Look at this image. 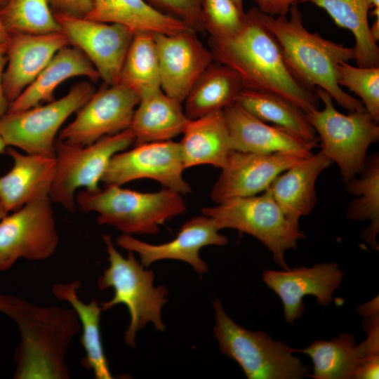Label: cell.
<instances>
[{
	"label": "cell",
	"mask_w": 379,
	"mask_h": 379,
	"mask_svg": "<svg viewBox=\"0 0 379 379\" xmlns=\"http://www.w3.org/2000/svg\"><path fill=\"white\" fill-rule=\"evenodd\" d=\"M209 43L214 61L234 70L244 88L278 95L305 113L318 109L316 91L293 77L278 42L262 22L257 7L245 13L243 25L235 34L225 39L211 38Z\"/></svg>",
	"instance_id": "obj_1"
},
{
	"label": "cell",
	"mask_w": 379,
	"mask_h": 379,
	"mask_svg": "<svg viewBox=\"0 0 379 379\" xmlns=\"http://www.w3.org/2000/svg\"><path fill=\"white\" fill-rule=\"evenodd\" d=\"M0 312L14 321L20 342L14 354L15 379H67L65 357L80 331L72 308L44 307L11 294H0Z\"/></svg>",
	"instance_id": "obj_2"
},
{
	"label": "cell",
	"mask_w": 379,
	"mask_h": 379,
	"mask_svg": "<svg viewBox=\"0 0 379 379\" xmlns=\"http://www.w3.org/2000/svg\"><path fill=\"white\" fill-rule=\"evenodd\" d=\"M290 16H272L260 11L263 25L273 34L284 60L293 77L305 87L326 91L341 107L349 112L366 111L359 99L343 90L338 84V66L354 60L353 48H348L310 32L304 26L296 4Z\"/></svg>",
	"instance_id": "obj_3"
},
{
	"label": "cell",
	"mask_w": 379,
	"mask_h": 379,
	"mask_svg": "<svg viewBox=\"0 0 379 379\" xmlns=\"http://www.w3.org/2000/svg\"><path fill=\"white\" fill-rule=\"evenodd\" d=\"M103 240L108 254L109 266L98 279L100 290L112 288L113 297L101 302L102 311L115 305L124 304L130 314V323L124 335V343L131 347L135 346L137 332L152 322L158 331H164L161 309L166 303L168 293L164 286L154 287V274L139 262L133 252L128 251L126 257L116 249L109 235Z\"/></svg>",
	"instance_id": "obj_4"
},
{
	"label": "cell",
	"mask_w": 379,
	"mask_h": 379,
	"mask_svg": "<svg viewBox=\"0 0 379 379\" xmlns=\"http://www.w3.org/2000/svg\"><path fill=\"white\" fill-rule=\"evenodd\" d=\"M76 203L84 211L97 213L98 224L129 235L156 234L160 225L187 209L181 194L169 189L140 192L119 185H106L96 192L80 191Z\"/></svg>",
	"instance_id": "obj_5"
},
{
	"label": "cell",
	"mask_w": 379,
	"mask_h": 379,
	"mask_svg": "<svg viewBox=\"0 0 379 379\" xmlns=\"http://www.w3.org/2000/svg\"><path fill=\"white\" fill-rule=\"evenodd\" d=\"M201 211L219 230L235 229L258 239L283 270L290 269L285 261L286 251L295 249L298 240L305 238L299 220L281 209L268 188L260 195L231 199Z\"/></svg>",
	"instance_id": "obj_6"
},
{
	"label": "cell",
	"mask_w": 379,
	"mask_h": 379,
	"mask_svg": "<svg viewBox=\"0 0 379 379\" xmlns=\"http://www.w3.org/2000/svg\"><path fill=\"white\" fill-rule=\"evenodd\" d=\"M213 334L222 353L234 360L248 379H300L308 369L293 354L295 349L274 340L262 331H251L237 324L213 302Z\"/></svg>",
	"instance_id": "obj_7"
},
{
	"label": "cell",
	"mask_w": 379,
	"mask_h": 379,
	"mask_svg": "<svg viewBox=\"0 0 379 379\" xmlns=\"http://www.w3.org/2000/svg\"><path fill=\"white\" fill-rule=\"evenodd\" d=\"M315 91L324 108L305 113V117L319 134L321 151L338 164L345 184L364 171L368 149L379 140L378 123L366 111L342 114L326 91L320 88Z\"/></svg>",
	"instance_id": "obj_8"
},
{
	"label": "cell",
	"mask_w": 379,
	"mask_h": 379,
	"mask_svg": "<svg viewBox=\"0 0 379 379\" xmlns=\"http://www.w3.org/2000/svg\"><path fill=\"white\" fill-rule=\"evenodd\" d=\"M134 142L135 135L130 128L86 146L57 139L56 172L49 194L51 199L74 212L76 190L80 187L91 192L100 190L99 182L112 157Z\"/></svg>",
	"instance_id": "obj_9"
},
{
	"label": "cell",
	"mask_w": 379,
	"mask_h": 379,
	"mask_svg": "<svg viewBox=\"0 0 379 379\" xmlns=\"http://www.w3.org/2000/svg\"><path fill=\"white\" fill-rule=\"evenodd\" d=\"M95 91L91 83L82 81L46 105L7 112L0 119V135L6 146L18 147L27 154L55 157V138L60 127Z\"/></svg>",
	"instance_id": "obj_10"
},
{
	"label": "cell",
	"mask_w": 379,
	"mask_h": 379,
	"mask_svg": "<svg viewBox=\"0 0 379 379\" xmlns=\"http://www.w3.org/2000/svg\"><path fill=\"white\" fill-rule=\"evenodd\" d=\"M51 200L35 199L0 220V271L20 258L36 261L53 255L59 237Z\"/></svg>",
	"instance_id": "obj_11"
},
{
	"label": "cell",
	"mask_w": 379,
	"mask_h": 379,
	"mask_svg": "<svg viewBox=\"0 0 379 379\" xmlns=\"http://www.w3.org/2000/svg\"><path fill=\"white\" fill-rule=\"evenodd\" d=\"M184 169L179 142L171 140L146 142L114 154L101 181L106 185L121 186L137 179L149 178L184 194L191 192L182 176Z\"/></svg>",
	"instance_id": "obj_12"
},
{
	"label": "cell",
	"mask_w": 379,
	"mask_h": 379,
	"mask_svg": "<svg viewBox=\"0 0 379 379\" xmlns=\"http://www.w3.org/2000/svg\"><path fill=\"white\" fill-rule=\"evenodd\" d=\"M139 95L121 84L95 91L77 111L74 120L60 131L58 139L79 146L129 128Z\"/></svg>",
	"instance_id": "obj_13"
},
{
	"label": "cell",
	"mask_w": 379,
	"mask_h": 379,
	"mask_svg": "<svg viewBox=\"0 0 379 379\" xmlns=\"http://www.w3.org/2000/svg\"><path fill=\"white\" fill-rule=\"evenodd\" d=\"M55 17L68 44L88 58L105 84H119L134 33L115 23L62 14H55Z\"/></svg>",
	"instance_id": "obj_14"
},
{
	"label": "cell",
	"mask_w": 379,
	"mask_h": 379,
	"mask_svg": "<svg viewBox=\"0 0 379 379\" xmlns=\"http://www.w3.org/2000/svg\"><path fill=\"white\" fill-rule=\"evenodd\" d=\"M307 157L288 153L257 154L231 150L211 197L216 204L265 191L281 173Z\"/></svg>",
	"instance_id": "obj_15"
},
{
	"label": "cell",
	"mask_w": 379,
	"mask_h": 379,
	"mask_svg": "<svg viewBox=\"0 0 379 379\" xmlns=\"http://www.w3.org/2000/svg\"><path fill=\"white\" fill-rule=\"evenodd\" d=\"M154 34L160 88L168 97L182 103L198 78L214 62L212 53L191 29L175 34Z\"/></svg>",
	"instance_id": "obj_16"
},
{
	"label": "cell",
	"mask_w": 379,
	"mask_h": 379,
	"mask_svg": "<svg viewBox=\"0 0 379 379\" xmlns=\"http://www.w3.org/2000/svg\"><path fill=\"white\" fill-rule=\"evenodd\" d=\"M219 230L212 218L203 215L187 220L175 238L164 244H148L125 234L116 239V244L128 251L137 253L145 267L160 260L173 259L186 262L197 272L203 274L208 267L199 256L201 248L228 243V239L220 234Z\"/></svg>",
	"instance_id": "obj_17"
},
{
	"label": "cell",
	"mask_w": 379,
	"mask_h": 379,
	"mask_svg": "<svg viewBox=\"0 0 379 379\" xmlns=\"http://www.w3.org/2000/svg\"><path fill=\"white\" fill-rule=\"evenodd\" d=\"M343 278V271L334 262L282 271L270 270L262 274L263 281L281 300L284 317L288 323H293L303 314L302 298L307 295H314L319 305L326 306L331 303L333 293L340 287Z\"/></svg>",
	"instance_id": "obj_18"
},
{
	"label": "cell",
	"mask_w": 379,
	"mask_h": 379,
	"mask_svg": "<svg viewBox=\"0 0 379 379\" xmlns=\"http://www.w3.org/2000/svg\"><path fill=\"white\" fill-rule=\"evenodd\" d=\"M223 111L232 150L309 157L318 144L305 141L284 128L259 120L236 102L227 106Z\"/></svg>",
	"instance_id": "obj_19"
},
{
	"label": "cell",
	"mask_w": 379,
	"mask_h": 379,
	"mask_svg": "<svg viewBox=\"0 0 379 379\" xmlns=\"http://www.w3.org/2000/svg\"><path fill=\"white\" fill-rule=\"evenodd\" d=\"M67 45L62 32L11 34L3 76L4 92L8 102L15 100L35 80L55 54Z\"/></svg>",
	"instance_id": "obj_20"
},
{
	"label": "cell",
	"mask_w": 379,
	"mask_h": 379,
	"mask_svg": "<svg viewBox=\"0 0 379 379\" xmlns=\"http://www.w3.org/2000/svg\"><path fill=\"white\" fill-rule=\"evenodd\" d=\"M11 169L0 177V201L8 213L35 199L49 196L56 172L55 157L23 154L12 147Z\"/></svg>",
	"instance_id": "obj_21"
},
{
	"label": "cell",
	"mask_w": 379,
	"mask_h": 379,
	"mask_svg": "<svg viewBox=\"0 0 379 379\" xmlns=\"http://www.w3.org/2000/svg\"><path fill=\"white\" fill-rule=\"evenodd\" d=\"M86 77L96 82L100 76L91 62L78 48L67 45L59 50L35 80L9 103L7 112L25 110L53 100L55 88L65 80ZM6 112V113H7Z\"/></svg>",
	"instance_id": "obj_22"
},
{
	"label": "cell",
	"mask_w": 379,
	"mask_h": 379,
	"mask_svg": "<svg viewBox=\"0 0 379 379\" xmlns=\"http://www.w3.org/2000/svg\"><path fill=\"white\" fill-rule=\"evenodd\" d=\"M332 164L320 150L281 173L268 189L281 209L299 220L313 210L317 202V180Z\"/></svg>",
	"instance_id": "obj_23"
},
{
	"label": "cell",
	"mask_w": 379,
	"mask_h": 379,
	"mask_svg": "<svg viewBox=\"0 0 379 379\" xmlns=\"http://www.w3.org/2000/svg\"><path fill=\"white\" fill-rule=\"evenodd\" d=\"M179 142L184 168L210 164L222 168L232 150L224 111L189 119Z\"/></svg>",
	"instance_id": "obj_24"
},
{
	"label": "cell",
	"mask_w": 379,
	"mask_h": 379,
	"mask_svg": "<svg viewBox=\"0 0 379 379\" xmlns=\"http://www.w3.org/2000/svg\"><path fill=\"white\" fill-rule=\"evenodd\" d=\"M84 18L121 25L134 34H175L190 29L179 20L157 10L145 0H93L91 11Z\"/></svg>",
	"instance_id": "obj_25"
},
{
	"label": "cell",
	"mask_w": 379,
	"mask_h": 379,
	"mask_svg": "<svg viewBox=\"0 0 379 379\" xmlns=\"http://www.w3.org/2000/svg\"><path fill=\"white\" fill-rule=\"evenodd\" d=\"M81 283L74 280L68 283H58L53 286V295L58 300L65 301L76 312L81 329V344L85 355L81 365L92 371L96 379H112V376L105 356L101 339L100 305L95 299L85 302L79 297Z\"/></svg>",
	"instance_id": "obj_26"
},
{
	"label": "cell",
	"mask_w": 379,
	"mask_h": 379,
	"mask_svg": "<svg viewBox=\"0 0 379 379\" xmlns=\"http://www.w3.org/2000/svg\"><path fill=\"white\" fill-rule=\"evenodd\" d=\"M181 105L161 88L141 97L129 127L134 143L171 140L182 133L189 119Z\"/></svg>",
	"instance_id": "obj_27"
},
{
	"label": "cell",
	"mask_w": 379,
	"mask_h": 379,
	"mask_svg": "<svg viewBox=\"0 0 379 379\" xmlns=\"http://www.w3.org/2000/svg\"><path fill=\"white\" fill-rule=\"evenodd\" d=\"M243 88L241 79L234 70L214 61L187 95L183 101L184 112L189 119H195L222 110L235 102Z\"/></svg>",
	"instance_id": "obj_28"
},
{
	"label": "cell",
	"mask_w": 379,
	"mask_h": 379,
	"mask_svg": "<svg viewBox=\"0 0 379 379\" xmlns=\"http://www.w3.org/2000/svg\"><path fill=\"white\" fill-rule=\"evenodd\" d=\"M325 10L341 28L350 30L355 39L354 60L361 67H379V48L368 21L370 0H305Z\"/></svg>",
	"instance_id": "obj_29"
},
{
	"label": "cell",
	"mask_w": 379,
	"mask_h": 379,
	"mask_svg": "<svg viewBox=\"0 0 379 379\" xmlns=\"http://www.w3.org/2000/svg\"><path fill=\"white\" fill-rule=\"evenodd\" d=\"M235 102L255 118L284 128L312 142H319L317 133L305 112L285 98L265 91L243 88Z\"/></svg>",
	"instance_id": "obj_30"
},
{
	"label": "cell",
	"mask_w": 379,
	"mask_h": 379,
	"mask_svg": "<svg viewBox=\"0 0 379 379\" xmlns=\"http://www.w3.org/2000/svg\"><path fill=\"white\" fill-rule=\"evenodd\" d=\"M313 363L314 379H355L362 358L354 336L343 332L330 341L318 340L302 350Z\"/></svg>",
	"instance_id": "obj_31"
},
{
	"label": "cell",
	"mask_w": 379,
	"mask_h": 379,
	"mask_svg": "<svg viewBox=\"0 0 379 379\" xmlns=\"http://www.w3.org/2000/svg\"><path fill=\"white\" fill-rule=\"evenodd\" d=\"M359 178L345 183L346 191L356 197L349 204L347 217L354 220H367L369 225L361 238L372 248L378 250L376 237L379 232V155L375 152L367 157Z\"/></svg>",
	"instance_id": "obj_32"
},
{
	"label": "cell",
	"mask_w": 379,
	"mask_h": 379,
	"mask_svg": "<svg viewBox=\"0 0 379 379\" xmlns=\"http://www.w3.org/2000/svg\"><path fill=\"white\" fill-rule=\"evenodd\" d=\"M119 83L140 98L160 89L159 62L154 33L136 32L125 57Z\"/></svg>",
	"instance_id": "obj_33"
},
{
	"label": "cell",
	"mask_w": 379,
	"mask_h": 379,
	"mask_svg": "<svg viewBox=\"0 0 379 379\" xmlns=\"http://www.w3.org/2000/svg\"><path fill=\"white\" fill-rule=\"evenodd\" d=\"M0 17L9 35L61 32L49 0H8L0 8Z\"/></svg>",
	"instance_id": "obj_34"
},
{
	"label": "cell",
	"mask_w": 379,
	"mask_h": 379,
	"mask_svg": "<svg viewBox=\"0 0 379 379\" xmlns=\"http://www.w3.org/2000/svg\"><path fill=\"white\" fill-rule=\"evenodd\" d=\"M338 84L360 98L366 111L379 121V67H361L343 62L338 66Z\"/></svg>",
	"instance_id": "obj_35"
},
{
	"label": "cell",
	"mask_w": 379,
	"mask_h": 379,
	"mask_svg": "<svg viewBox=\"0 0 379 379\" xmlns=\"http://www.w3.org/2000/svg\"><path fill=\"white\" fill-rule=\"evenodd\" d=\"M204 30L212 39H225L242 27L245 12L232 0H201Z\"/></svg>",
	"instance_id": "obj_36"
},
{
	"label": "cell",
	"mask_w": 379,
	"mask_h": 379,
	"mask_svg": "<svg viewBox=\"0 0 379 379\" xmlns=\"http://www.w3.org/2000/svg\"><path fill=\"white\" fill-rule=\"evenodd\" d=\"M161 12L185 23L190 29L204 31L201 0H146Z\"/></svg>",
	"instance_id": "obj_37"
},
{
	"label": "cell",
	"mask_w": 379,
	"mask_h": 379,
	"mask_svg": "<svg viewBox=\"0 0 379 379\" xmlns=\"http://www.w3.org/2000/svg\"><path fill=\"white\" fill-rule=\"evenodd\" d=\"M93 0H49L54 14L84 18L91 11Z\"/></svg>",
	"instance_id": "obj_38"
},
{
	"label": "cell",
	"mask_w": 379,
	"mask_h": 379,
	"mask_svg": "<svg viewBox=\"0 0 379 379\" xmlns=\"http://www.w3.org/2000/svg\"><path fill=\"white\" fill-rule=\"evenodd\" d=\"M258 9L272 16L287 15L290 8L300 1L305 0H254Z\"/></svg>",
	"instance_id": "obj_39"
},
{
	"label": "cell",
	"mask_w": 379,
	"mask_h": 379,
	"mask_svg": "<svg viewBox=\"0 0 379 379\" xmlns=\"http://www.w3.org/2000/svg\"><path fill=\"white\" fill-rule=\"evenodd\" d=\"M7 60V43L0 44V119L6 114L9 106L3 88V76Z\"/></svg>",
	"instance_id": "obj_40"
},
{
	"label": "cell",
	"mask_w": 379,
	"mask_h": 379,
	"mask_svg": "<svg viewBox=\"0 0 379 379\" xmlns=\"http://www.w3.org/2000/svg\"><path fill=\"white\" fill-rule=\"evenodd\" d=\"M370 31L373 39L378 42L379 40V18H375L371 26H370Z\"/></svg>",
	"instance_id": "obj_41"
},
{
	"label": "cell",
	"mask_w": 379,
	"mask_h": 379,
	"mask_svg": "<svg viewBox=\"0 0 379 379\" xmlns=\"http://www.w3.org/2000/svg\"><path fill=\"white\" fill-rule=\"evenodd\" d=\"M10 35L5 29L0 17V44L7 43Z\"/></svg>",
	"instance_id": "obj_42"
},
{
	"label": "cell",
	"mask_w": 379,
	"mask_h": 379,
	"mask_svg": "<svg viewBox=\"0 0 379 379\" xmlns=\"http://www.w3.org/2000/svg\"><path fill=\"white\" fill-rule=\"evenodd\" d=\"M8 213L5 209L2 203L0 201V220L5 217Z\"/></svg>",
	"instance_id": "obj_43"
},
{
	"label": "cell",
	"mask_w": 379,
	"mask_h": 379,
	"mask_svg": "<svg viewBox=\"0 0 379 379\" xmlns=\"http://www.w3.org/2000/svg\"><path fill=\"white\" fill-rule=\"evenodd\" d=\"M6 147V145L4 142L1 136L0 135V154L3 153Z\"/></svg>",
	"instance_id": "obj_44"
},
{
	"label": "cell",
	"mask_w": 379,
	"mask_h": 379,
	"mask_svg": "<svg viewBox=\"0 0 379 379\" xmlns=\"http://www.w3.org/2000/svg\"><path fill=\"white\" fill-rule=\"evenodd\" d=\"M232 1L240 10L244 11L243 0H232Z\"/></svg>",
	"instance_id": "obj_45"
},
{
	"label": "cell",
	"mask_w": 379,
	"mask_h": 379,
	"mask_svg": "<svg viewBox=\"0 0 379 379\" xmlns=\"http://www.w3.org/2000/svg\"><path fill=\"white\" fill-rule=\"evenodd\" d=\"M371 7L379 8V0H370Z\"/></svg>",
	"instance_id": "obj_46"
},
{
	"label": "cell",
	"mask_w": 379,
	"mask_h": 379,
	"mask_svg": "<svg viewBox=\"0 0 379 379\" xmlns=\"http://www.w3.org/2000/svg\"><path fill=\"white\" fill-rule=\"evenodd\" d=\"M7 1L8 0H0V8L3 7Z\"/></svg>",
	"instance_id": "obj_47"
}]
</instances>
